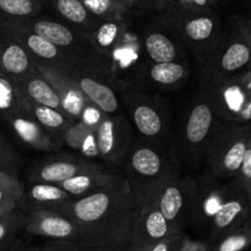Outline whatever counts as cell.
I'll list each match as a JSON object with an SVG mask.
<instances>
[{
  "instance_id": "4fadbf2b",
  "label": "cell",
  "mask_w": 251,
  "mask_h": 251,
  "mask_svg": "<svg viewBox=\"0 0 251 251\" xmlns=\"http://www.w3.org/2000/svg\"><path fill=\"white\" fill-rule=\"evenodd\" d=\"M251 216V196L238 178L226 181L225 198L208 225V243H212Z\"/></svg>"
},
{
  "instance_id": "b9f144b4",
  "label": "cell",
  "mask_w": 251,
  "mask_h": 251,
  "mask_svg": "<svg viewBox=\"0 0 251 251\" xmlns=\"http://www.w3.org/2000/svg\"><path fill=\"white\" fill-rule=\"evenodd\" d=\"M183 235H184V232L176 233V234L169 235V237H167L166 239L161 240V242L154 244L153 247L150 248V249L146 251H178Z\"/></svg>"
},
{
  "instance_id": "52a82bcc",
  "label": "cell",
  "mask_w": 251,
  "mask_h": 251,
  "mask_svg": "<svg viewBox=\"0 0 251 251\" xmlns=\"http://www.w3.org/2000/svg\"><path fill=\"white\" fill-rule=\"evenodd\" d=\"M0 38L11 39V41L16 42L28 51L32 59L39 61V63L60 69L63 71H69L75 68H83L91 71L107 74L105 71L91 65L87 61L65 53L58 47L53 46L48 41L32 32L20 20L0 21Z\"/></svg>"
},
{
  "instance_id": "7c38bea8",
  "label": "cell",
  "mask_w": 251,
  "mask_h": 251,
  "mask_svg": "<svg viewBox=\"0 0 251 251\" xmlns=\"http://www.w3.org/2000/svg\"><path fill=\"white\" fill-rule=\"evenodd\" d=\"M97 157L108 168L123 167L135 141L134 126L123 114H104L95 132Z\"/></svg>"
},
{
  "instance_id": "60d3db41",
  "label": "cell",
  "mask_w": 251,
  "mask_h": 251,
  "mask_svg": "<svg viewBox=\"0 0 251 251\" xmlns=\"http://www.w3.org/2000/svg\"><path fill=\"white\" fill-rule=\"evenodd\" d=\"M39 251H86V247L76 242L68 240H50V243L41 247Z\"/></svg>"
},
{
  "instance_id": "44dd1931",
  "label": "cell",
  "mask_w": 251,
  "mask_h": 251,
  "mask_svg": "<svg viewBox=\"0 0 251 251\" xmlns=\"http://www.w3.org/2000/svg\"><path fill=\"white\" fill-rule=\"evenodd\" d=\"M15 136L34 151L54 153L60 150V144L51 137L31 114H15L5 118Z\"/></svg>"
},
{
  "instance_id": "4316f807",
  "label": "cell",
  "mask_w": 251,
  "mask_h": 251,
  "mask_svg": "<svg viewBox=\"0 0 251 251\" xmlns=\"http://www.w3.org/2000/svg\"><path fill=\"white\" fill-rule=\"evenodd\" d=\"M34 69L28 51L11 39L0 38V73L19 80Z\"/></svg>"
},
{
  "instance_id": "ffe728a7",
  "label": "cell",
  "mask_w": 251,
  "mask_h": 251,
  "mask_svg": "<svg viewBox=\"0 0 251 251\" xmlns=\"http://www.w3.org/2000/svg\"><path fill=\"white\" fill-rule=\"evenodd\" d=\"M33 66L38 70L55 90L59 100L61 102L64 114L70 118L73 122H77L82 118L85 110L90 107L92 103L83 96L80 88L76 83L71 80L70 76L64 73L60 69L54 66L47 65V64L39 63L33 59Z\"/></svg>"
},
{
  "instance_id": "7402d4cb",
  "label": "cell",
  "mask_w": 251,
  "mask_h": 251,
  "mask_svg": "<svg viewBox=\"0 0 251 251\" xmlns=\"http://www.w3.org/2000/svg\"><path fill=\"white\" fill-rule=\"evenodd\" d=\"M198 199H196L195 212L190 225L198 228H207L225 198L226 183L222 184V180L210 174L206 180L198 181Z\"/></svg>"
},
{
  "instance_id": "7bdbcfd3",
  "label": "cell",
  "mask_w": 251,
  "mask_h": 251,
  "mask_svg": "<svg viewBox=\"0 0 251 251\" xmlns=\"http://www.w3.org/2000/svg\"><path fill=\"white\" fill-rule=\"evenodd\" d=\"M234 33L238 34L240 38L244 39L249 46H251V17L249 19H244V17L235 19Z\"/></svg>"
},
{
  "instance_id": "cb8c5ba5",
  "label": "cell",
  "mask_w": 251,
  "mask_h": 251,
  "mask_svg": "<svg viewBox=\"0 0 251 251\" xmlns=\"http://www.w3.org/2000/svg\"><path fill=\"white\" fill-rule=\"evenodd\" d=\"M47 4L59 16V20L87 38L100 24V20L93 16L81 0H47Z\"/></svg>"
},
{
  "instance_id": "f546056e",
  "label": "cell",
  "mask_w": 251,
  "mask_h": 251,
  "mask_svg": "<svg viewBox=\"0 0 251 251\" xmlns=\"http://www.w3.org/2000/svg\"><path fill=\"white\" fill-rule=\"evenodd\" d=\"M27 107L31 117L60 144V137L66 129L73 124V120L66 117L61 110L55 108L37 104L27 100ZM61 146V145H60Z\"/></svg>"
},
{
  "instance_id": "4dcf8cb0",
  "label": "cell",
  "mask_w": 251,
  "mask_h": 251,
  "mask_svg": "<svg viewBox=\"0 0 251 251\" xmlns=\"http://www.w3.org/2000/svg\"><path fill=\"white\" fill-rule=\"evenodd\" d=\"M15 114H29L27 98L16 80L0 73V117L5 119Z\"/></svg>"
},
{
  "instance_id": "f35d334b",
  "label": "cell",
  "mask_w": 251,
  "mask_h": 251,
  "mask_svg": "<svg viewBox=\"0 0 251 251\" xmlns=\"http://www.w3.org/2000/svg\"><path fill=\"white\" fill-rule=\"evenodd\" d=\"M135 9L142 10L146 12H156L163 14L173 6L176 0H134Z\"/></svg>"
},
{
  "instance_id": "30bf717a",
  "label": "cell",
  "mask_w": 251,
  "mask_h": 251,
  "mask_svg": "<svg viewBox=\"0 0 251 251\" xmlns=\"http://www.w3.org/2000/svg\"><path fill=\"white\" fill-rule=\"evenodd\" d=\"M202 88L207 92L218 119L251 125V65L213 87Z\"/></svg>"
},
{
  "instance_id": "836d02e7",
  "label": "cell",
  "mask_w": 251,
  "mask_h": 251,
  "mask_svg": "<svg viewBox=\"0 0 251 251\" xmlns=\"http://www.w3.org/2000/svg\"><path fill=\"white\" fill-rule=\"evenodd\" d=\"M86 9L100 21L104 20H120L131 21L132 9L125 6L117 0H81Z\"/></svg>"
},
{
  "instance_id": "ab89813d",
  "label": "cell",
  "mask_w": 251,
  "mask_h": 251,
  "mask_svg": "<svg viewBox=\"0 0 251 251\" xmlns=\"http://www.w3.org/2000/svg\"><path fill=\"white\" fill-rule=\"evenodd\" d=\"M237 178L242 181V184L245 186V189H247L248 193L251 196V137L249 140V144H248L247 151H245L244 158H243L239 174H238Z\"/></svg>"
},
{
  "instance_id": "ba28073f",
  "label": "cell",
  "mask_w": 251,
  "mask_h": 251,
  "mask_svg": "<svg viewBox=\"0 0 251 251\" xmlns=\"http://www.w3.org/2000/svg\"><path fill=\"white\" fill-rule=\"evenodd\" d=\"M251 65V46L233 32L198 65L201 87H213Z\"/></svg>"
},
{
  "instance_id": "277c9868",
  "label": "cell",
  "mask_w": 251,
  "mask_h": 251,
  "mask_svg": "<svg viewBox=\"0 0 251 251\" xmlns=\"http://www.w3.org/2000/svg\"><path fill=\"white\" fill-rule=\"evenodd\" d=\"M119 96L139 136L169 151L174 127L171 102L158 93L129 86Z\"/></svg>"
},
{
  "instance_id": "ac0fdd59",
  "label": "cell",
  "mask_w": 251,
  "mask_h": 251,
  "mask_svg": "<svg viewBox=\"0 0 251 251\" xmlns=\"http://www.w3.org/2000/svg\"><path fill=\"white\" fill-rule=\"evenodd\" d=\"M24 230L31 235L50 240L81 242L77 225L65 213L51 208H31L25 211Z\"/></svg>"
},
{
  "instance_id": "2e32d148",
  "label": "cell",
  "mask_w": 251,
  "mask_h": 251,
  "mask_svg": "<svg viewBox=\"0 0 251 251\" xmlns=\"http://www.w3.org/2000/svg\"><path fill=\"white\" fill-rule=\"evenodd\" d=\"M64 73L70 76L83 96L103 114H119L122 102L110 76L83 68H75Z\"/></svg>"
},
{
  "instance_id": "3957f363",
  "label": "cell",
  "mask_w": 251,
  "mask_h": 251,
  "mask_svg": "<svg viewBox=\"0 0 251 251\" xmlns=\"http://www.w3.org/2000/svg\"><path fill=\"white\" fill-rule=\"evenodd\" d=\"M123 167V176L139 208L153 202L162 188L181 174L171 152L141 137L134 141Z\"/></svg>"
},
{
  "instance_id": "d6a6232c",
  "label": "cell",
  "mask_w": 251,
  "mask_h": 251,
  "mask_svg": "<svg viewBox=\"0 0 251 251\" xmlns=\"http://www.w3.org/2000/svg\"><path fill=\"white\" fill-rule=\"evenodd\" d=\"M47 0H0V21L27 20L42 15Z\"/></svg>"
},
{
  "instance_id": "5b68a950",
  "label": "cell",
  "mask_w": 251,
  "mask_h": 251,
  "mask_svg": "<svg viewBox=\"0 0 251 251\" xmlns=\"http://www.w3.org/2000/svg\"><path fill=\"white\" fill-rule=\"evenodd\" d=\"M159 19L169 25L198 65H200L223 38L222 22L216 11L183 12L171 7Z\"/></svg>"
},
{
  "instance_id": "1f68e13d",
  "label": "cell",
  "mask_w": 251,
  "mask_h": 251,
  "mask_svg": "<svg viewBox=\"0 0 251 251\" xmlns=\"http://www.w3.org/2000/svg\"><path fill=\"white\" fill-rule=\"evenodd\" d=\"M251 247V216L210 243L208 251H247Z\"/></svg>"
},
{
  "instance_id": "6da1fadb",
  "label": "cell",
  "mask_w": 251,
  "mask_h": 251,
  "mask_svg": "<svg viewBox=\"0 0 251 251\" xmlns=\"http://www.w3.org/2000/svg\"><path fill=\"white\" fill-rule=\"evenodd\" d=\"M58 210L77 225L83 247L124 251L139 207L124 176L118 173L100 190L73 199Z\"/></svg>"
},
{
  "instance_id": "8d00e7d4",
  "label": "cell",
  "mask_w": 251,
  "mask_h": 251,
  "mask_svg": "<svg viewBox=\"0 0 251 251\" xmlns=\"http://www.w3.org/2000/svg\"><path fill=\"white\" fill-rule=\"evenodd\" d=\"M24 185L20 188L0 189V217L22 208Z\"/></svg>"
},
{
  "instance_id": "8992f818",
  "label": "cell",
  "mask_w": 251,
  "mask_h": 251,
  "mask_svg": "<svg viewBox=\"0 0 251 251\" xmlns=\"http://www.w3.org/2000/svg\"><path fill=\"white\" fill-rule=\"evenodd\" d=\"M251 137V125L218 120L205 154L207 174L222 181L237 178Z\"/></svg>"
},
{
  "instance_id": "f6af8a7d",
  "label": "cell",
  "mask_w": 251,
  "mask_h": 251,
  "mask_svg": "<svg viewBox=\"0 0 251 251\" xmlns=\"http://www.w3.org/2000/svg\"><path fill=\"white\" fill-rule=\"evenodd\" d=\"M24 184L19 180L17 176H10V174L5 173V172L0 171V189L5 188H20Z\"/></svg>"
},
{
  "instance_id": "74e56055",
  "label": "cell",
  "mask_w": 251,
  "mask_h": 251,
  "mask_svg": "<svg viewBox=\"0 0 251 251\" xmlns=\"http://www.w3.org/2000/svg\"><path fill=\"white\" fill-rule=\"evenodd\" d=\"M222 0H176L174 9L183 12L216 11Z\"/></svg>"
},
{
  "instance_id": "484cf974",
  "label": "cell",
  "mask_w": 251,
  "mask_h": 251,
  "mask_svg": "<svg viewBox=\"0 0 251 251\" xmlns=\"http://www.w3.org/2000/svg\"><path fill=\"white\" fill-rule=\"evenodd\" d=\"M16 82L28 100L37 104L46 105V107L55 108L63 112L61 102L55 90L38 70L33 69L28 74L16 80Z\"/></svg>"
},
{
  "instance_id": "7a4b0ae2",
  "label": "cell",
  "mask_w": 251,
  "mask_h": 251,
  "mask_svg": "<svg viewBox=\"0 0 251 251\" xmlns=\"http://www.w3.org/2000/svg\"><path fill=\"white\" fill-rule=\"evenodd\" d=\"M218 120L207 92L201 87L186 104L172 132L169 152L181 173L196 172L203 166L206 150Z\"/></svg>"
},
{
  "instance_id": "9a60e30c",
  "label": "cell",
  "mask_w": 251,
  "mask_h": 251,
  "mask_svg": "<svg viewBox=\"0 0 251 251\" xmlns=\"http://www.w3.org/2000/svg\"><path fill=\"white\" fill-rule=\"evenodd\" d=\"M140 46L146 60L152 63L179 61L188 59L189 55L176 32L159 17L144 31Z\"/></svg>"
},
{
  "instance_id": "e0dca14e",
  "label": "cell",
  "mask_w": 251,
  "mask_h": 251,
  "mask_svg": "<svg viewBox=\"0 0 251 251\" xmlns=\"http://www.w3.org/2000/svg\"><path fill=\"white\" fill-rule=\"evenodd\" d=\"M172 234L176 233L156 203L152 202L137 211L124 251H146Z\"/></svg>"
},
{
  "instance_id": "83f0119b",
  "label": "cell",
  "mask_w": 251,
  "mask_h": 251,
  "mask_svg": "<svg viewBox=\"0 0 251 251\" xmlns=\"http://www.w3.org/2000/svg\"><path fill=\"white\" fill-rule=\"evenodd\" d=\"M118 174V172L113 169H100V171H90L74 176L66 179L59 185L68 194H70L74 199L85 198L91 195L95 191L100 190L104 185H107L113 178Z\"/></svg>"
},
{
  "instance_id": "f1b7e54d",
  "label": "cell",
  "mask_w": 251,
  "mask_h": 251,
  "mask_svg": "<svg viewBox=\"0 0 251 251\" xmlns=\"http://www.w3.org/2000/svg\"><path fill=\"white\" fill-rule=\"evenodd\" d=\"M96 127L97 125L88 124L81 119L73 122V124L61 135L60 145L70 147L86 158H95L97 157V147L95 141Z\"/></svg>"
},
{
  "instance_id": "d6986e66",
  "label": "cell",
  "mask_w": 251,
  "mask_h": 251,
  "mask_svg": "<svg viewBox=\"0 0 251 251\" xmlns=\"http://www.w3.org/2000/svg\"><path fill=\"white\" fill-rule=\"evenodd\" d=\"M190 74L191 64L189 59L171 63H152L146 60L134 71L132 78L140 86L162 91H176L185 85Z\"/></svg>"
},
{
  "instance_id": "5bb4252c",
  "label": "cell",
  "mask_w": 251,
  "mask_h": 251,
  "mask_svg": "<svg viewBox=\"0 0 251 251\" xmlns=\"http://www.w3.org/2000/svg\"><path fill=\"white\" fill-rule=\"evenodd\" d=\"M103 163L71 153L54 152L51 156L44 157L34 162L27 173V181L60 184L74 176L90 171L107 169Z\"/></svg>"
},
{
  "instance_id": "d4e9b609",
  "label": "cell",
  "mask_w": 251,
  "mask_h": 251,
  "mask_svg": "<svg viewBox=\"0 0 251 251\" xmlns=\"http://www.w3.org/2000/svg\"><path fill=\"white\" fill-rule=\"evenodd\" d=\"M129 25L130 21H120V20L100 21L90 37L91 46L104 59L113 56L115 51L122 47Z\"/></svg>"
},
{
  "instance_id": "ee69618b",
  "label": "cell",
  "mask_w": 251,
  "mask_h": 251,
  "mask_svg": "<svg viewBox=\"0 0 251 251\" xmlns=\"http://www.w3.org/2000/svg\"><path fill=\"white\" fill-rule=\"evenodd\" d=\"M210 250V243L200 242V240H194L186 234L181 238L180 245L178 251H208Z\"/></svg>"
},
{
  "instance_id": "bcb514c9",
  "label": "cell",
  "mask_w": 251,
  "mask_h": 251,
  "mask_svg": "<svg viewBox=\"0 0 251 251\" xmlns=\"http://www.w3.org/2000/svg\"><path fill=\"white\" fill-rule=\"evenodd\" d=\"M86 251H119V250L112 249V248L100 247V248H86Z\"/></svg>"
},
{
  "instance_id": "c3c4849f",
  "label": "cell",
  "mask_w": 251,
  "mask_h": 251,
  "mask_svg": "<svg viewBox=\"0 0 251 251\" xmlns=\"http://www.w3.org/2000/svg\"><path fill=\"white\" fill-rule=\"evenodd\" d=\"M41 250V247H26L22 248V249L15 250V251H39Z\"/></svg>"
},
{
  "instance_id": "603a6c76",
  "label": "cell",
  "mask_w": 251,
  "mask_h": 251,
  "mask_svg": "<svg viewBox=\"0 0 251 251\" xmlns=\"http://www.w3.org/2000/svg\"><path fill=\"white\" fill-rule=\"evenodd\" d=\"M73 199V196L66 193L58 184L27 181L26 185H24L22 210L26 211L31 208L58 210Z\"/></svg>"
},
{
  "instance_id": "8fae6325",
  "label": "cell",
  "mask_w": 251,
  "mask_h": 251,
  "mask_svg": "<svg viewBox=\"0 0 251 251\" xmlns=\"http://www.w3.org/2000/svg\"><path fill=\"white\" fill-rule=\"evenodd\" d=\"M199 183L191 176H176L159 191L153 202L174 233H183L195 212Z\"/></svg>"
},
{
  "instance_id": "e575fe53",
  "label": "cell",
  "mask_w": 251,
  "mask_h": 251,
  "mask_svg": "<svg viewBox=\"0 0 251 251\" xmlns=\"http://www.w3.org/2000/svg\"><path fill=\"white\" fill-rule=\"evenodd\" d=\"M25 217L26 213L22 208H17L14 212L0 217V249L6 248L17 233L24 229Z\"/></svg>"
},
{
  "instance_id": "9c48e42d",
  "label": "cell",
  "mask_w": 251,
  "mask_h": 251,
  "mask_svg": "<svg viewBox=\"0 0 251 251\" xmlns=\"http://www.w3.org/2000/svg\"><path fill=\"white\" fill-rule=\"evenodd\" d=\"M20 21H22V24L28 27L32 32L48 41L53 46L58 47L65 53L82 59L90 63L91 65L109 74L107 68V59L100 56L92 48L90 38L61 22L60 20L48 19V17H42L41 15H38L32 19L20 20Z\"/></svg>"
},
{
  "instance_id": "7dc6e473",
  "label": "cell",
  "mask_w": 251,
  "mask_h": 251,
  "mask_svg": "<svg viewBox=\"0 0 251 251\" xmlns=\"http://www.w3.org/2000/svg\"><path fill=\"white\" fill-rule=\"evenodd\" d=\"M117 1L122 2V4H124L125 6L130 7V9H132V10L135 9V1H134V0H117Z\"/></svg>"
},
{
  "instance_id": "d590c367",
  "label": "cell",
  "mask_w": 251,
  "mask_h": 251,
  "mask_svg": "<svg viewBox=\"0 0 251 251\" xmlns=\"http://www.w3.org/2000/svg\"><path fill=\"white\" fill-rule=\"evenodd\" d=\"M20 166H21V158L19 153L5 137V135L0 131V171L10 176H17Z\"/></svg>"
}]
</instances>
